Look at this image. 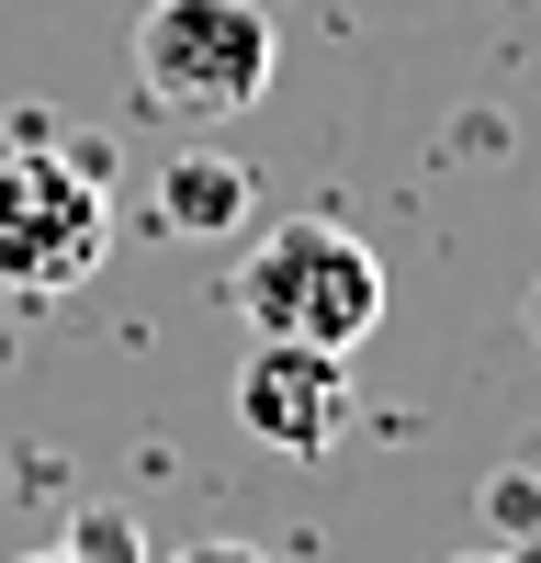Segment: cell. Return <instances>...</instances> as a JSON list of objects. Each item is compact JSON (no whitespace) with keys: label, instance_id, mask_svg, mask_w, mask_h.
<instances>
[{"label":"cell","instance_id":"6da1fadb","mask_svg":"<svg viewBox=\"0 0 541 563\" xmlns=\"http://www.w3.org/2000/svg\"><path fill=\"white\" fill-rule=\"evenodd\" d=\"M113 260V180L102 158H79L45 113L0 124V294L57 305Z\"/></svg>","mask_w":541,"mask_h":563},{"label":"cell","instance_id":"7a4b0ae2","mask_svg":"<svg viewBox=\"0 0 541 563\" xmlns=\"http://www.w3.org/2000/svg\"><path fill=\"white\" fill-rule=\"evenodd\" d=\"M225 305L249 316V339H305V350H361L384 327V260L328 214H283L238 260Z\"/></svg>","mask_w":541,"mask_h":563},{"label":"cell","instance_id":"3957f363","mask_svg":"<svg viewBox=\"0 0 541 563\" xmlns=\"http://www.w3.org/2000/svg\"><path fill=\"white\" fill-rule=\"evenodd\" d=\"M270 68H283V34L260 0H147L135 23V90L169 124H238Z\"/></svg>","mask_w":541,"mask_h":563},{"label":"cell","instance_id":"277c9868","mask_svg":"<svg viewBox=\"0 0 541 563\" xmlns=\"http://www.w3.org/2000/svg\"><path fill=\"white\" fill-rule=\"evenodd\" d=\"M238 417H249V440L294 451V462L339 451V429H350V372H339V350L260 339V350L238 361Z\"/></svg>","mask_w":541,"mask_h":563},{"label":"cell","instance_id":"5b68a950","mask_svg":"<svg viewBox=\"0 0 541 563\" xmlns=\"http://www.w3.org/2000/svg\"><path fill=\"white\" fill-rule=\"evenodd\" d=\"M158 214L180 225V238H225V225L260 214V180H249V158H225V147H180L158 169Z\"/></svg>","mask_w":541,"mask_h":563},{"label":"cell","instance_id":"8992f818","mask_svg":"<svg viewBox=\"0 0 541 563\" xmlns=\"http://www.w3.org/2000/svg\"><path fill=\"white\" fill-rule=\"evenodd\" d=\"M23 563H158V552H147V530H135V507H79L68 541H45Z\"/></svg>","mask_w":541,"mask_h":563},{"label":"cell","instance_id":"52a82bcc","mask_svg":"<svg viewBox=\"0 0 541 563\" xmlns=\"http://www.w3.org/2000/svg\"><path fill=\"white\" fill-rule=\"evenodd\" d=\"M169 563H270L260 541H192V552H169Z\"/></svg>","mask_w":541,"mask_h":563},{"label":"cell","instance_id":"ba28073f","mask_svg":"<svg viewBox=\"0 0 541 563\" xmlns=\"http://www.w3.org/2000/svg\"><path fill=\"white\" fill-rule=\"evenodd\" d=\"M451 563H519V552H451Z\"/></svg>","mask_w":541,"mask_h":563}]
</instances>
